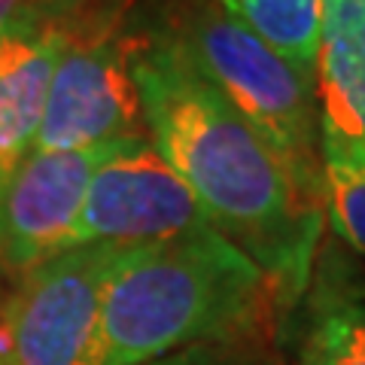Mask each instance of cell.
Returning a JSON list of instances; mask_svg holds the SVG:
<instances>
[{
  "label": "cell",
  "instance_id": "cell-1",
  "mask_svg": "<svg viewBox=\"0 0 365 365\" xmlns=\"http://www.w3.org/2000/svg\"><path fill=\"white\" fill-rule=\"evenodd\" d=\"M134 83L146 137L182 177L213 232L295 295L314 265L323 201L222 101L177 37L137 43Z\"/></svg>",
  "mask_w": 365,
  "mask_h": 365
},
{
  "label": "cell",
  "instance_id": "cell-2",
  "mask_svg": "<svg viewBox=\"0 0 365 365\" xmlns=\"http://www.w3.org/2000/svg\"><path fill=\"white\" fill-rule=\"evenodd\" d=\"M274 295L265 274L213 228L128 247L101 299L98 365H146L256 332Z\"/></svg>",
  "mask_w": 365,
  "mask_h": 365
},
{
  "label": "cell",
  "instance_id": "cell-3",
  "mask_svg": "<svg viewBox=\"0 0 365 365\" xmlns=\"http://www.w3.org/2000/svg\"><path fill=\"white\" fill-rule=\"evenodd\" d=\"M174 37L204 79L283 158L295 180L323 201V155L314 79L292 67L253 31L192 0Z\"/></svg>",
  "mask_w": 365,
  "mask_h": 365
},
{
  "label": "cell",
  "instance_id": "cell-4",
  "mask_svg": "<svg viewBox=\"0 0 365 365\" xmlns=\"http://www.w3.org/2000/svg\"><path fill=\"white\" fill-rule=\"evenodd\" d=\"M134 49L137 40L119 28L116 9H91L58 58L31 150L67 153L146 137Z\"/></svg>",
  "mask_w": 365,
  "mask_h": 365
},
{
  "label": "cell",
  "instance_id": "cell-5",
  "mask_svg": "<svg viewBox=\"0 0 365 365\" xmlns=\"http://www.w3.org/2000/svg\"><path fill=\"white\" fill-rule=\"evenodd\" d=\"M125 250L86 244L21 274L0 302V365H98L101 299Z\"/></svg>",
  "mask_w": 365,
  "mask_h": 365
},
{
  "label": "cell",
  "instance_id": "cell-6",
  "mask_svg": "<svg viewBox=\"0 0 365 365\" xmlns=\"http://www.w3.org/2000/svg\"><path fill=\"white\" fill-rule=\"evenodd\" d=\"M207 228L213 225L182 177L150 137H137L119 140L95 168L67 250L86 244H158Z\"/></svg>",
  "mask_w": 365,
  "mask_h": 365
},
{
  "label": "cell",
  "instance_id": "cell-7",
  "mask_svg": "<svg viewBox=\"0 0 365 365\" xmlns=\"http://www.w3.org/2000/svg\"><path fill=\"white\" fill-rule=\"evenodd\" d=\"M116 143L67 153L31 150L0 174V268L21 277L64 253L88 180Z\"/></svg>",
  "mask_w": 365,
  "mask_h": 365
},
{
  "label": "cell",
  "instance_id": "cell-8",
  "mask_svg": "<svg viewBox=\"0 0 365 365\" xmlns=\"http://www.w3.org/2000/svg\"><path fill=\"white\" fill-rule=\"evenodd\" d=\"M314 98L323 162L365 165V0H319Z\"/></svg>",
  "mask_w": 365,
  "mask_h": 365
},
{
  "label": "cell",
  "instance_id": "cell-9",
  "mask_svg": "<svg viewBox=\"0 0 365 365\" xmlns=\"http://www.w3.org/2000/svg\"><path fill=\"white\" fill-rule=\"evenodd\" d=\"M91 9L95 4L9 34L6 58L0 64V174L31 153L43 122L52 73Z\"/></svg>",
  "mask_w": 365,
  "mask_h": 365
},
{
  "label": "cell",
  "instance_id": "cell-10",
  "mask_svg": "<svg viewBox=\"0 0 365 365\" xmlns=\"http://www.w3.org/2000/svg\"><path fill=\"white\" fill-rule=\"evenodd\" d=\"M198 4L220 9L222 16L253 31L307 79H314L319 0H198Z\"/></svg>",
  "mask_w": 365,
  "mask_h": 365
},
{
  "label": "cell",
  "instance_id": "cell-11",
  "mask_svg": "<svg viewBox=\"0 0 365 365\" xmlns=\"http://www.w3.org/2000/svg\"><path fill=\"white\" fill-rule=\"evenodd\" d=\"M299 365H365V307L326 311L307 335Z\"/></svg>",
  "mask_w": 365,
  "mask_h": 365
},
{
  "label": "cell",
  "instance_id": "cell-12",
  "mask_svg": "<svg viewBox=\"0 0 365 365\" xmlns=\"http://www.w3.org/2000/svg\"><path fill=\"white\" fill-rule=\"evenodd\" d=\"M323 213L341 241L365 256V165L323 162Z\"/></svg>",
  "mask_w": 365,
  "mask_h": 365
},
{
  "label": "cell",
  "instance_id": "cell-13",
  "mask_svg": "<svg viewBox=\"0 0 365 365\" xmlns=\"http://www.w3.org/2000/svg\"><path fill=\"white\" fill-rule=\"evenodd\" d=\"M146 365H277V359L262 344V329H256V332H244L232 338L201 341V344L182 347Z\"/></svg>",
  "mask_w": 365,
  "mask_h": 365
},
{
  "label": "cell",
  "instance_id": "cell-14",
  "mask_svg": "<svg viewBox=\"0 0 365 365\" xmlns=\"http://www.w3.org/2000/svg\"><path fill=\"white\" fill-rule=\"evenodd\" d=\"M95 0H0V37L9 31L34 28L58 16L76 13Z\"/></svg>",
  "mask_w": 365,
  "mask_h": 365
},
{
  "label": "cell",
  "instance_id": "cell-15",
  "mask_svg": "<svg viewBox=\"0 0 365 365\" xmlns=\"http://www.w3.org/2000/svg\"><path fill=\"white\" fill-rule=\"evenodd\" d=\"M13 34V31H9ZM9 34H4V37H0V64H4V58H6V46H9Z\"/></svg>",
  "mask_w": 365,
  "mask_h": 365
}]
</instances>
